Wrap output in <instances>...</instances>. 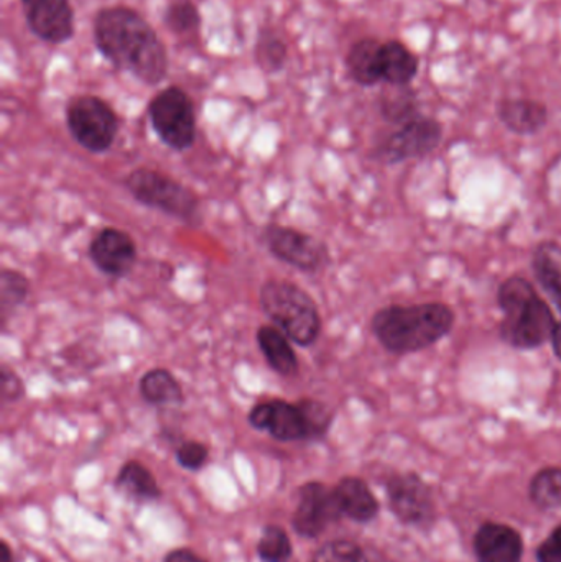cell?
Returning <instances> with one entry per match:
<instances>
[{
	"mask_svg": "<svg viewBox=\"0 0 561 562\" xmlns=\"http://www.w3.org/2000/svg\"><path fill=\"white\" fill-rule=\"evenodd\" d=\"M420 71V59L399 40L382 42L381 48V75L384 85L394 88L411 86Z\"/></svg>",
	"mask_w": 561,
	"mask_h": 562,
	"instance_id": "obj_17",
	"label": "cell"
},
{
	"mask_svg": "<svg viewBox=\"0 0 561 562\" xmlns=\"http://www.w3.org/2000/svg\"><path fill=\"white\" fill-rule=\"evenodd\" d=\"M440 122L435 119L417 115L402 124L394 134L389 135L381 148L382 158L389 164L412 160L431 154L440 145Z\"/></svg>",
	"mask_w": 561,
	"mask_h": 562,
	"instance_id": "obj_12",
	"label": "cell"
},
{
	"mask_svg": "<svg viewBox=\"0 0 561 562\" xmlns=\"http://www.w3.org/2000/svg\"><path fill=\"white\" fill-rule=\"evenodd\" d=\"M115 488L135 502H154L161 497V488L150 469L138 461L122 465L114 482Z\"/></svg>",
	"mask_w": 561,
	"mask_h": 562,
	"instance_id": "obj_22",
	"label": "cell"
},
{
	"mask_svg": "<svg viewBox=\"0 0 561 562\" xmlns=\"http://www.w3.org/2000/svg\"><path fill=\"white\" fill-rule=\"evenodd\" d=\"M164 562H207L203 558L198 557L194 551L188 550V548H178V550L170 551L165 558Z\"/></svg>",
	"mask_w": 561,
	"mask_h": 562,
	"instance_id": "obj_35",
	"label": "cell"
},
{
	"mask_svg": "<svg viewBox=\"0 0 561 562\" xmlns=\"http://www.w3.org/2000/svg\"><path fill=\"white\" fill-rule=\"evenodd\" d=\"M164 22L180 38H200L203 19L194 0H171L165 9Z\"/></svg>",
	"mask_w": 561,
	"mask_h": 562,
	"instance_id": "obj_25",
	"label": "cell"
},
{
	"mask_svg": "<svg viewBox=\"0 0 561 562\" xmlns=\"http://www.w3.org/2000/svg\"><path fill=\"white\" fill-rule=\"evenodd\" d=\"M262 313L279 327L292 342L310 347L322 334V314L315 300L299 284L285 280H270L259 293Z\"/></svg>",
	"mask_w": 561,
	"mask_h": 562,
	"instance_id": "obj_3",
	"label": "cell"
},
{
	"mask_svg": "<svg viewBox=\"0 0 561 562\" xmlns=\"http://www.w3.org/2000/svg\"><path fill=\"white\" fill-rule=\"evenodd\" d=\"M66 127L85 150L104 154L117 138L119 117L114 108L99 95H75L66 105Z\"/></svg>",
	"mask_w": 561,
	"mask_h": 562,
	"instance_id": "obj_6",
	"label": "cell"
},
{
	"mask_svg": "<svg viewBox=\"0 0 561 562\" xmlns=\"http://www.w3.org/2000/svg\"><path fill=\"white\" fill-rule=\"evenodd\" d=\"M30 293V281L16 270L3 269L0 272V316L5 324L10 314L25 303Z\"/></svg>",
	"mask_w": 561,
	"mask_h": 562,
	"instance_id": "obj_27",
	"label": "cell"
},
{
	"mask_svg": "<svg viewBox=\"0 0 561 562\" xmlns=\"http://www.w3.org/2000/svg\"><path fill=\"white\" fill-rule=\"evenodd\" d=\"M529 495L540 510L561 508V468H546L537 472L530 481Z\"/></svg>",
	"mask_w": 561,
	"mask_h": 562,
	"instance_id": "obj_26",
	"label": "cell"
},
{
	"mask_svg": "<svg viewBox=\"0 0 561 562\" xmlns=\"http://www.w3.org/2000/svg\"><path fill=\"white\" fill-rule=\"evenodd\" d=\"M553 352L561 360V323L557 324L556 330L552 336Z\"/></svg>",
	"mask_w": 561,
	"mask_h": 562,
	"instance_id": "obj_36",
	"label": "cell"
},
{
	"mask_svg": "<svg viewBox=\"0 0 561 562\" xmlns=\"http://www.w3.org/2000/svg\"><path fill=\"white\" fill-rule=\"evenodd\" d=\"M453 324L455 314L447 304H392L372 316L371 329L385 350L404 356L434 346L450 334Z\"/></svg>",
	"mask_w": 561,
	"mask_h": 562,
	"instance_id": "obj_2",
	"label": "cell"
},
{
	"mask_svg": "<svg viewBox=\"0 0 561 562\" xmlns=\"http://www.w3.org/2000/svg\"><path fill=\"white\" fill-rule=\"evenodd\" d=\"M125 188L135 201L175 217L190 227L201 226L200 198L194 191L152 168H137L125 178Z\"/></svg>",
	"mask_w": 561,
	"mask_h": 562,
	"instance_id": "obj_4",
	"label": "cell"
},
{
	"mask_svg": "<svg viewBox=\"0 0 561 562\" xmlns=\"http://www.w3.org/2000/svg\"><path fill=\"white\" fill-rule=\"evenodd\" d=\"M473 550L478 562H523V535L510 525L486 521L474 535Z\"/></svg>",
	"mask_w": 561,
	"mask_h": 562,
	"instance_id": "obj_15",
	"label": "cell"
},
{
	"mask_svg": "<svg viewBox=\"0 0 561 562\" xmlns=\"http://www.w3.org/2000/svg\"><path fill=\"white\" fill-rule=\"evenodd\" d=\"M341 517L335 488H328L322 482H308L300 487L299 502L292 517L293 528L300 537L315 540Z\"/></svg>",
	"mask_w": 561,
	"mask_h": 562,
	"instance_id": "obj_10",
	"label": "cell"
},
{
	"mask_svg": "<svg viewBox=\"0 0 561 562\" xmlns=\"http://www.w3.org/2000/svg\"><path fill=\"white\" fill-rule=\"evenodd\" d=\"M537 562H561V525L537 548Z\"/></svg>",
	"mask_w": 561,
	"mask_h": 562,
	"instance_id": "obj_34",
	"label": "cell"
},
{
	"mask_svg": "<svg viewBox=\"0 0 561 562\" xmlns=\"http://www.w3.org/2000/svg\"><path fill=\"white\" fill-rule=\"evenodd\" d=\"M92 42L115 69L147 86L165 81L170 69L167 46L138 10L127 5L99 9L92 19Z\"/></svg>",
	"mask_w": 561,
	"mask_h": 562,
	"instance_id": "obj_1",
	"label": "cell"
},
{
	"mask_svg": "<svg viewBox=\"0 0 561 562\" xmlns=\"http://www.w3.org/2000/svg\"><path fill=\"white\" fill-rule=\"evenodd\" d=\"M254 58L257 66L267 75L282 71L289 61V46L285 40L273 29H262L257 36Z\"/></svg>",
	"mask_w": 561,
	"mask_h": 562,
	"instance_id": "obj_24",
	"label": "cell"
},
{
	"mask_svg": "<svg viewBox=\"0 0 561 562\" xmlns=\"http://www.w3.org/2000/svg\"><path fill=\"white\" fill-rule=\"evenodd\" d=\"M257 553L262 562H287L293 554L292 541L279 525H267L260 535Z\"/></svg>",
	"mask_w": 561,
	"mask_h": 562,
	"instance_id": "obj_28",
	"label": "cell"
},
{
	"mask_svg": "<svg viewBox=\"0 0 561 562\" xmlns=\"http://www.w3.org/2000/svg\"><path fill=\"white\" fill-rule=\"evenodd\" d=\"M138 392L148 405L178 406L184 402V392L177 376L161 367L148 370L142 375Z\"/></svg>",
	"mask_w": 561,
	"mask_h": 562,
	"instance_id": "obj_21",
	"label": "cell"
},
{
	"mask_svg": "<svg viewBox=\"0 0 561 562\" xmlns=\"http://www.w3.org/2000/svg\"><path fill=\"white\" fill-rule=\"evenodd\" d=\"M310 562H371V560L355 541L335 540L323 544Z\"/></svg>",
	"mask_w": 561,
	"mask_h": 562,
	"instance_id": "obj_30",
	"label": "cell"
},
{
	"mask_svg": "<svg viewBox=\"0 0 561 562\" xmlns=\"http://www.w3.org/2000/svg\"><path fill=\"white\" fill-rule=\"evenodd\" d=\"M501 122L517 135H534L542 131L549 121V111L534 99H504L497 108Z\"/></svg>",
	"mask_w": 561,
	"mask_h": 562,
	"instance_id": "obj_18",
	"label": "cell"
},
{
	"mask_svg": "<svg viewBox=\"0 0 561 562\" xmlns=\"http://www.w3.org/2000/svg\"><path fill=\"white\" fill-rule=\"evenodd\" d=\"M392 515L407 527L428 530L437 520V504L430 485L415 474H395L385 484Z\"/></svg>",
	"mask_w": 561,
	"mask_h": 562,
	"instance_id": "obj_7",
	"label": "cell"
},
{
	"mask_svg": "<svg viewBox=\"0 0 561 562\" xmlns=\"http://www.w3.org/2000/svg\"><path fill=\"white\" fill-rule=\"evenodd\" d=\"M210 459V449L200 441H184L177 449V461L187 471L197 472L206 465Z\"/></svg>",
	"mask_w": 561,
	"mask_h": 562,
	"instance_id": "obj_32",
	"label": "cell"
},
{
	"mask_svg": "<svg viewBox=\"0 0 561 562\" xmlns=\"http://www.w3.org/2000/svg\"><path fill=\"white\" fill-rule=\"evenodd\" d=\"M534 276L543 290L553 297L561 311V247L556 243H542L532 256Z\"/></svg>",
	"mask_w": 561,
	"mask_h": 562,
	"instance_id": "obj_23",
	"label": "cell"
},
{
	"mask_svg": "<svg viewBox=\"0 0 561 562\" xmlns=\"http://www.w3.org/2000/svg\"><path fill=\"white\" fill-rule=\"evenodd\" d=\"M299 406L308 423L310 439L325 438L326 432L332 428L333 418H335L332 408L326 403L313 398L300 400Z\"/></svg>",
	"mask_w": 561,
	"mask_h": 562,
	"instance_id": "obj_31",
	"label": "cell"
},
{
	"mask_svg": "<svg viewBox=\"0 0 561 562\" xmlns=\"http://www.w3.org/2000/svg\"><path fill=\"white\" fill-rule=\"evenodd\" d=\"M257 344L273 372L282 376H295L300 372L299 357L292 340L279 327L273 324L260 326L257 330Z\"/></svg>",
	"mask_w": 561,
	"mask_h": 562,
	"instance_id": "obj_19",
	"label": "cell"
},
{
	"mask_svg": "<svg viewBox=\"0 0 561 562\" xmlns=\"http://www.w3.org/2000/svg\"><path fill=\"white\" fill-rule=\"evenodd\" d=\"M25 396V383L20 379L19 373L10 367L2 366L0 369V400L3 405L20 402Z\"/></svg>",
	"mask_w": 561,
	"mask_h": 562,
	"instance_id": "obj_33",
	"label": "cell"
},
{
	"mask_svg": "<svg viewBox=\"0 0 561 562\" xmlns=\"http://www.w3.org/2000/svg\"><path fill=\"white\" fill-rule=\"evenodd\" d=\"M30 32L49 45H63L75 36L71 0H20Z\"/></svg>",
	"mask_w": 561,
	"mask_h": 562,
	"instance_id": "obj_13",
	"label": "cell"
},
{
	"mask_svg": "<svg viewBox=\"0 0 561 562\" xmlns=\"http://www.w3.org/2000/svg\"><path fill=\"white\" fill-rule=\"evenodd\" d=\"M395 89L397 91L391 92L382 99L381 112L389 122L402 125L420 114L417 112V99L412 89H408V86Z\"/></svg>",
	"mask_w": 561,
	"mask_h": 562,
	"instance_id": "obj_29",
	"label": "cell"
},
{
	"mask_svg": "<svg viewBox=\"0 0 561 562\" xmlns=\"http://www.w3.org/2000/svg\"><path fill=\"white\" fill-rule=\"evenodd\" d=\"M335 495L343 517H348L356 524H369L381 510L378 498L362 479H341L335 487Z\"/></svg>",
	"mask_w": 561,
	"mask_h": 562,
	"instance_id": "obj_16",
	"label": "cell"
},
{
	"mask_svg": "<svg viewBox=\"0 0 561 562\" xmlns=\"http://www.w3.org/2000/svg\"><path fill=\"white\" fill-rule=\"evenodd\" d=\"M381 48L382 42L378 38H361L352 43L346 55V69L356 85L372 88L382 82Z\"/></svg>",
	"mask_w": 561,
	"mask_h": 562,
	"instance_id": "obj_20",
	"label": "cell"
},
{
	"mask_svg": "<svg viewBox=\"0 0 561 562\" xmlns=\"http://www.w3.org/2000/svg\"><path fill=\"white\" fill-rule=\"evenodd\" d=\"M148 119L161 144L171 150H190L197 142V109L193 99L180 86H168L152 98Z\"/></svg>",
	"mask_w": 561,
	"mask_h": 562,
	"instance_id": "obj_5",
	"label": "cell"
},
{
	"mask_svg": "<svg viewBox=\"0 0 561 562\" xmlns=\"http://www.w3.org/2000/svg\"><path fill=\"white\" fill-rule=\"evenodd\" d=\"M247 422L257 431H267L280 442L306 441L310 439L308 423L299 403L273 398L253 406Z\"/></svg>",
	"mask_w": 561,
	"mask_h": 562,
	"instance_id": "obj_11",
	"label": "cell"
},
{
	"mask_svg": "<svg viewBox=\"0 0 561 562\" xmlns=\"http://www.w3.org/2000/svg\"><path fill=\"white\" fill-rule=\"evenodd\" d=\"M556 327L552 310L537 294L523 306L504 313L501 337L516 349H536L552 340Z\"/></svg>",
	"mask_w": 561,
	"mask_h": 562,
	"instance_id": "obj_9",
	"label": "cell"
},
{
	"mask_svg": "<svg viewBox=\"0 0 561 562\" xmlns=\"http://www.w3.org/2000/svg\"><path fill=\"white\" fill-rule=\"evenodd\" d=\"M0 562H13V553L7 541L0 543Z\"/></svg>",
	"mask_w": 561,
	"mask_h": 562,
	"instance_id": "obj_37",
	"label": "cell"
},
{
	"mask_svg": "<svg viewBox=\"0 0 561 562\" xmlns=\"http://www.w3.org/2000/svg\"><path fill=\"white\" fill-rule=\"evenodd\" d=\"M267 250L280 262L305 273H318L329 263V250L325 243L293 229V227L272 224L262 234Z\"/></svg>",
	"mask_w": 561,
	"mask_h": 562,
	"instance_id": "obj_8",
	"label": "cell"
},
{
	"mask_svg": "<svg viewBox=\"0 0 561 562\" xmlns=\"http://www.w3.org/2000/svg\"><path fill=\"white\" fill-rule=\"evenodd\" d=\"M89 259L104 276L124 279L137 263V246L124 231L104 227L89 244Z\"/></svg>",
	"mask_w": 561,
	"mask_h": 562,
	"instance_id": "obj_14",
	"label": "cell"
}]
</instances>
